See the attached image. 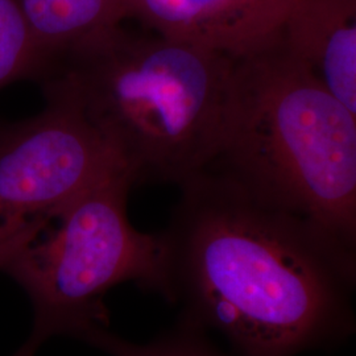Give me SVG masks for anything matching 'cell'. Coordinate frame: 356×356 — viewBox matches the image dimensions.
Instances as JSON below:
<instances>
[{
  "label": "cell",
  "instance_id": "6da1fadb",
  "mask_svg": "<svg viewBox=\"0 0 356 356\" xmlns=\"http://www.w3.org/2000/svg\"><path fill=\"white\" fill-rule=\"evenodd\" d=\"M178 186L163 236L182 321L219 331L238 356H296L354 334L355 251L213 170Z\"/></svg>",
  "mask_w": 356,
  "mask_h": 356
},
{
  "label": "cell",
  "instance_id": "7a4b0ae2",
  "mask_svg": "<svg viewBox=\"0 0 356 356\" xmlns=\"http://www.w3.org/2000/svg\"><path fill=\"white\" fill-rule=\"evenodd\" d=\"M204 169L356 252V114L288 48L281 31L234 56L216 149Z\"/></svg>",
  "mask_w": 356,
  "mask_h": 356
},
{
  "label": "cell",
  "instance_id": "3957f363",
  "mask_svg": "<svg viewBox=\"0 0 356 356\" xmlns=\"http://www.w3.org/2000/svg\"><path fill=\"white\" fill-rule=\"evenodd\" d=\"M234 56L122 24L54 56L47 94L72 104L136 182L182 184L204 169Z\"/></svg>",
  "mask_w": 356,
  "mask_h": 356
},
{
  "label": "cell",
  "instance_id": "277c9868",
  "mask_svg": "<svg viewBox=\"0 0 356 356\" xmlns=\"http://www.w3.org/2000/svg\"><path fill=\"white\" fill-rule=\"evenodd\" d=\"M135 181L123 172L64 207L3 269L26 291L33 329L13 356H33L56 335L82 338L108 325L104 296L122 282L169 297L163 232L144 234L127 216Z\"/></svg>",
  "mask_w": 356,
  "mask_h": 356
},
{
  "label": "cell",
  "instance_id": "5b68a950",
  "mask_svg": "<svg viewBox=\"0 0 356 356\" xmlns=\"http://www.w3.org/2000/svg\"><path fill=\"white\" fill-rule=\"evenodd\" d=\"M123 172L129 173L63 99L48 97L36 118L0 128V270L79 194Z\"/></svg>",
  "mask_w": 356,
  "mask_h": 356
},
{
  "label": "cell",
  "instance_id": "8992f818",
  "mask_svg": "<svg viewBox=\"0 0 356 356\" xmlns=\"http://www.w3.org/2000/svg\"><path fill=\"white\" fill-rule=\"evenodd\" d=\"M296 0H134L131 19L163 38L239 56L280 33Z\"/></svg>",
  "mask_w": 356,
  "mask_h": 356
},
{
  "label": "cell",
  "instance_id": "52a82bcc",
  "mask_svg": "<svg viewBox=\"0 0 356 356\" xmlns=\"http://www.w3.org/2000/svg\"><path fill=\"white\" fill-rule=\"evenodd\" d=\"M281 35L319 82L356 114V0H296Z\"/></svg>",
  "mask_w": 356,
  "mask_h": 356
},
{
  "label": "cell",
  "instance_id": "ba28073f",
  "mask_svg": "<svg viewBox=\"0 0 356 356\" xmlns=\"http://www.w3.org/2000/svg\"><path fill=\"white\" fill-rule=\"evenodd\" d=\"M48 60L131 19L134 0H16Z\"/></svg>",
  "mask_w": 356,
  "mask_h": 356
},
{
  "label": "cell",
  "instance_id": "9c48e42d",
  "mask_svg": "<svg viewBox=\"0 0 356 356\" xmlns=\"http://www.w3.org/2000/svg\"><path fill=\"white\" fill-rule=\"evenodd\" d=\"M48 63L16 0H0V89L16 79L42 74Z\"/></svg>",
  "mask_w": 356,
  "mask_h": 356
},
{
  "label": "cell",
  "instance_id": "30bf717a",
  "mask_svg": "<svg viewBox=\"0 0 356 356\" xmlns=\"http://www.w3.org/2000/svg\"><path fill=\"white\" fill-rule=\"evenodd\" d=\"M111 356H223L204 338V330L185 321L148 344L116 337L106 327H95L81 338Z\"/></svg>",
  "mask_w": 356,
  "mask_h": 356
}]
</instances>
